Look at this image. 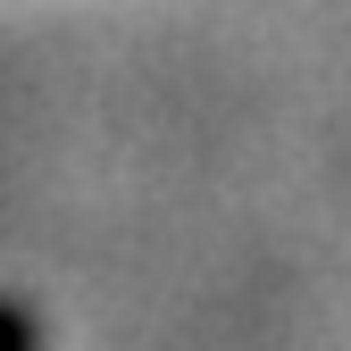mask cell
<instances>
[{
    "label": "cell",
    "instance_id": "cell-1",
    "mask_svg": "<svg viewBox=\"0 0 351 351\" xmlns=\"http://www.w3.org/2000/svg\"><path fill=\"white\" fill-rule=\"evenodd\" d=\"M0 351H42V318L25 301H0Z\"/></svg>",
    "mask_w": 351,
    "mask_h": 351
}]
</instances>
